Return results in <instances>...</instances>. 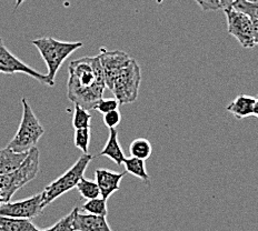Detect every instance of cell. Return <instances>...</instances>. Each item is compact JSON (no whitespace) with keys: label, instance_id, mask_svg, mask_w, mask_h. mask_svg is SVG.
<instances>
[{"label":"cell","instance_id":"cell-1","mask_svg":"<svg viewBox=\"0 0 258 231\" xmlns=\"http://www.w3.org/2000/svg\"><path fill=\"white\" fill-rule=\"evenodd\" d=\"M68 99L74 105L87 110H95L96 105L104 98L107 89L99 56L73 60L68 66Z\"/></svg>","mask_w":258,"mask_h":231},{"label":"cell","instance_id":"cell-2","mask_svg":"<svg viewBox=\"0 0 258 231\" xmlns=\"http://www.w3.org/2000/svg\"><path fill=\"white\" fill-rule=\"evenodd\" d=\"M31 44L38 49L42 60L46 63L48 69L46 76L49 87L55 86L56 74L66 59L83 47L82 41H59L52 37H42V38L32 40Z\"/></svg>","mask_w":258,"mask_h":231},{"label":"cell","instance_id":"cell-3","mask_svg":"<svg viewBox=\"0 0 258 231\" xmlns=\"http://www.w3.org/2000/svg\"><path fill=\"white\" fill-rule=\"evenodd\" d=\"M39 173V150L37 147L29 150L24 164L7 175L0 176V198L5 202L12 200L13 196L25 185L34 180Z\"/></svg>","mask_w":258,"mask_h":231},{"label":"cell","instance_id":"cell-4","mask_svg":"<svg viewBox=\"0 0 258 231\" xmlns=\"http://www.w3.org/2000/svg\"><path fill=\"white\" fill-rule=\"evenodd\" d=\"M21 105H23V117L20 125L7 148L16 152H28L30 149L36 147L39 139L44 136L45 129L42 128L26 98L21 99Z\"/></svg>","mask_w":258,"mask_h":231},{"label":"cell","instance_id":"cell-5","mask_svg":"<svg viewBox=\"0 0 258 231\" xmlns=\"http://www.w3.org/2000/svg\"><path fill=\"white\" fill-rule=\"evenodd\" d=\"M93 156L89 153L83 155L75 163L73 167L69 168L66 173L61 175L56 180H53L51 184L45 188L44 191L41 192L42 203H44L45 208L49 206L52 201L58 199L59 197L64 195V193L77 188L78 182L80 181V179L84 178L85 171L87 169L88 165L93 160Z\"/></svg>","mask_w":258,"mask_h":231},{"label":"cell","instance_id":"cell-6","mask_svg":"<svg viewBox=\"0 0 258 231\" xmlns=\"http://www.w3.org/2000/svg\"><path fill=\"white\" fill-rule=\"evenodd\" d=\"M142 84V71L138 62L132 58L131 62L118 74L111 93L119 105L135 103Z\"/></svg>","mask_w":258,"mask_h":231},{"label":"cell","instance_id":"cell-7","mask_svg":"<svg viewBox=\"0 0 258 231\" xmlns=\"http://www.w3.org/2000/svg\"><path fill=\"white\" fill-rule=\"evenodd\" d=\"M227 19L228 34L237 40L241 47L252 48L255 47L254 39V24L246 14L239 12L234 7L224 9Z\"/></svg>","mask_w":258,"mask_h":231},{"label":"cell","instance_id":"cell-8","mask_svg":"<svg viewBox=\"0 0 258 231\" xmlns=\"http://www.w3.org/2000/svg\"><path fill=\"white\" fill-rule=\"evenodd\" d=\"M42 195L38 193L28 199L20 201H7L0 205V217L32 219L38 217L44 211Z\"/></svg>","mask_w":258,"mask_h":231},{"label":"cell","instance_id":"cell-9","mask_svg":"<svg viewBox=\"0 0 258 231\" xmlns=\"http://www.w3.org/2000/svg\"><path fill=\"white\" fill-rule=\"evenodd\" d=\"M0 73H25L27 76L36 79L37 82L48 86L46 74H42L35 70L34 68H31L28 64L16 57L6 47V45H5L2 37H0Z\"/></svg>","mask_w":258,"mask_h":231},{"label":"cell","instance_id":"cell-10","mask_svg":"<svg viewBox=\"0 0 258 231\" xmlns=\"http://www.w3.org/2000/svg\"><path fill=\"white\" fill-rule=\"evenodd\" d=\"M99 59L103 66V70L105 74L106 87L111 91L115 80L120 71L131 62L132 58L125 51L120 50H107L105 48H100Z\"/></svg>","mask_w":258,"mask_h":231},{"label":"cell","instance_id":"cell-11","mask_svg":"<svg viewBox=\"0 0 258 231\" xmlns=\"http://www.w3.org/2000/svg\"><path fill=\"white\" fill-rule=\"evenodd\" d=\"M125 175L126 171L125 173H115V171L104 168L97 169L95 171V179L99 187L100 196L104 199L108 200L112 193L120 189V182Z\"/></svg>","mask_w":258,"mask_h":231},{"label":"cell","instance_id":"cell-12","mask_svg":"<svg viewBox=\"0 0 258 231\" xmlns=\"http://www.w3.org/2000/svg\"><path fill=\"white\" fill-rule=\"evenodd\" d=\"M74 228L76 231H112L106 217L82 213L79 209L75 214Z\"/></svg>","mask_w":258,"mask_h":231},{"label":"cell","instance_id":"cell-13","mask_svg":"<svg viewBox=\"0 0 258 231\" xmlns=\"http://www.w3.org/2000/svg\"><path fill=\"white\" fill-rule=\"evenodd\" d=\"M99 157H107L118 166L123 165L126 160L125 152L118 140V131L117 129H109V137L107 139L105 147L99 152Z\"/></svg>","mask_w":258,"mask_h":231},{"label":"cell","instance_id":"cell-14","mask_svg":"<svg viewBox=\"0 0 258 231\" xmlns=\"http://www.w3.org/2000/svg\"><path fill=\"white\" fill-rule=\"evenodd\" d=\"M255 101V97L248 95H239L226 107V110L230 112L236 119H244V118L252 116Z\"/></svg>","mask_w":258,"mask_h":231},{"label":"cell","instance_id":"cell-15","mask_svg":"<svg viewBox=\"0 0 258 231\" xmlns=\"http://www.w3.org/2000/svg\"><path fill=\"white\" fill-rule=\"evenodd\" d=\"M28 152H16L7 147L0 149V176L18 169L24 164Z\"/></svg>","mask_w":258,"mask_h":231},{"label":"cell","instance_id":"cell-16","mask_svg":"<svg viewBox=\"0 0 258 231\" xmlns=\"http://www.w3.org/2000/svg\"><path fill=\"white\" fill-rule=\"evenodd\" d=\"M0 231H42L30 219L0 217Z\"/></svg>","mask_w":258,"mask_h":231},{"label":"cell","instance_id":"cell-17","mask_svg":"<svg viewBox=\"0 0 258 231\" xmlns=\"http://www.w3.org/2000/svg\"><path fill=\"white\" fill-rule=\"evenodd\" d=\"M123 166H125L126 173L137 177L138 179L143 180L148 185L150 184V177L146 170V164H145V160L138 159L135 157L126 158L125 163H123Z\"/></svg>","mask_w":258,"mask_h":231},{"label":"cell","instance_id":"cell-18","mask_svg":"<svg viewBox=\"0 0 258 231\" xmlns=\"http://www.w3.org/2000/svg\"><path fill=\"white\" fill-rule=\"evenodd\" d=\"M129 152H131L132 157L147 160L153 153L152 142L145 138H137L133 140L131 146H129Z\"/></svg>","mask_w":258,"mask_h":231},{"label":"cell","instance_id":"cell-19","mask_svg":"<svg viewBox=\"0 0 258 231\" xmlns=\"http://www.w3.org/2000/svg\"><path fill=\"white\" fill-rule=\"evenodd\" d=\"M77 190L79 191L80 196L86 200L95 199V198H98L100 196V190L97 182L86 179L85 177L78 182Z\"/></svg>","mask_w":258,"mask_h":231},{"label":"cell","instance_id":"cell-20","mask_svg":"<svg viewBox=\"0 0 258 231\" xmlns=\"http://www.w3.org/2000/svg\"><path fill=\"white\" fill-rule=\"evenodd\" d=\"M82 210L85 211L86 213L107 217V213H108V209H107V199H104L103 197H98L95 198V199L87 200L83 205Z\"/></svg>","mask_w":258,"mask_h":231},{"label":"cell","instance_id":"cell-21","mask_svg":"<svg viewBox=\"0 0 258 231\" xmlns=\"http://www.w3.org/2000/svg\"><path fill=\"white\" fill-rule=\"evenodd\" d=\"M91 116L89 110L83 108L78 105H75V111L73 116V126L75 129L90 128Z\"/></svg>","mask_w":258,"mask_h":231},{"label":"cell","instance_id":"cell-22","mask_svg":"<svg viewBox=\"0 0 258 231\" xmlns=\"http://www.w3.org/2000/svg\"><path fill=\"white\" fill-rule=\"evenodd\" d=\"M75 146H76L84 155L88 153V148L90 143V128L76 129L74 138Z\"/></svg>","mask_w":258,"mask_h":231},{"label":"cell","instance_id":"cell-23","mask_svg":"<svg viewBox=\"0 0 258 231\" xmlns=\"http://www.w3.org/2000/svg\"><path fill=\"white\" fill-rule=\"evenodd\" d=\"M78 209V207L74 208V210L71 213H68L67 216L61 218L56 224H53L52 227L42 231H76L74 228V219Z\"/></svg>","mask_w":258,"mask_h":231},{"label":"cell","instance_id":"cell-24","mask_svg":"<svg viewBox=\"0 0 258 231\" xmlns=\"http://www.w3.org/2000/svg\"><path fill=\"white\" fill-rule=\"evenodd\" d=\"M232 7L249 16L252 20H258V2L249 3L246 0H235Z\"/></svg>","mask_w":258,"mask_h":231},{"label":"cell","instance_id":"cell-25","mask_svg":"<svg viewBox=\"0 0 258 231\" xmlns=\"http://www.w3.org/2000/svg\"><path fill=\"white\" fill-rule=\"evenodd\" d=\"M119 103L116 99H101L98 104L96 105L95 110L99 111L100 114H108L110 111L118 110V107H119Z\"/></svg>","mask_w":258,"mask_h":231},{"label":"cell","instance_id":"cell-26","mask_svg":"<svg viewBox=\"0 0 258 231\" xmlns=\"http://www.w3.org/2000/svg\"><path fill=\"white\" fill-rule=\"evenodd\" d=\"M121 121V115L119 110L110 111L108 114L104 115V123L107 128L109 129H116L117 126L119 125Z\"/></svg>","mask_w":258,"mask_h":231},{"label":"cell","instance_id":"cell-27","mask_svg":"<svg viewBox=\"0 0 258 231\" xmlns=\"http://www.w3.org/2000/svg\"><path fill=\"white\" fill-rule=\"evenodd\" d=\"M203 12H216L223 9L220 0H195Z\"/></svg>","mask_w":258,"mask_h":231},{"label":"cell","instance_id":"cell-28","mask_svg":"<svg viewBox=\"0 0 258 231\" xmlns=\"http://www.w3.org/2000/svg\"><path fill=\"white\" fill-rule=\"evenodd\" d=\"M252 20V19H251ZM254 24V39H255V46H258V20H252Z\"/></svg>","mask_w":258,"mask_h":231},{"label":"cell","instance_id":"cell-29","mask_svg":"<svg viewBox=\"0 0 258 231\" xmlns=\"http://www.w3.org/2000/svg\"><path fill=\"white\" fill-rule=\"evenodd\" d=\"M235 0H220V4H222V8L226 9L233 6Z\"/></svg>","mask_w":258,"mask_h":231},{"label":"cell","instance_id":"cell-30","mask_svg":"<svg viewBox=\"0 0 258 231\" xmlns=\"http://www.w3.org/2000/svg\"><path fill=\"white\" fill-rule=\"evenodd\" d=\"M252 116H255L258 119V98H256L255 106H254V111H252Z\"/></svg>","mask_w":258,"mask_h":231},{"label":"cell","instance_id":"cell-31","mask_svg":"<svg viewBox=\"0 0 258 231\" xmlns=\"http://www.w3.org/2000/svg\"><path fill=\"white\" fill-rule=\"evenodd\" d=\"M25 2H26V0H16V4H15V10H16V9H18V7H19V6H21V5H23Z\"/></svg>","mask_w":258,"mask_h":231},{"label":"cell","instance_id":"cell-32","mask_svg":"<svg viewBox=\"0 0 258 231\" xmlns=\"http://www.w3.org/2000/svg\"><path fill=\"white\" fill-rule=\"evenodd\" d=\"M246 2H249V3H257L258 0H246Z\"/></svg>","mask_w":258,"mask_h":231},{"label":"cell","instance_id":"cell-33","mask_svg":"<svg viewBox=\"0 0 258 231\" xmlns=\"http://www.w3.org/2000/svg\"><path fill=\"white\" fill-rule=\"evenodd\" d=\"M5 202V200L3 199V198H0V205H2V203H4Z\"/></svg>","mask_w":258,"mask_h":231}]
</instances>
